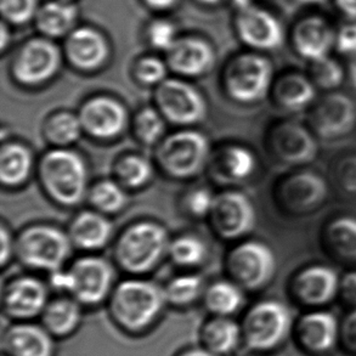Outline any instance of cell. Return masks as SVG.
Wrapping results in <instances>:
<instances>
[{
  "mask_svg": "<svg viewBox=\"0 0 356 356\" xmlns=\"http://www.w3.org/2000/svg\"><path fill=\"white\" fill-rule=\"evenodd\" d=\"M167 304L164 289L145 280H127L108 300L112 321L130 337H140L156 326Z\"/></svg>",
  "mask_w": 356,
  "mask_h": 356,
  "instance_id": "cell-1",
  "label": "cell"
},
{
  "mask_svg": "<svg viewBox=\"0 0 356 356\" xmlns=\"http://www.w3.org/2000/svg\"><path fill=\"white\" fill-rule=\"evenodd\" d=\"M240 325L242 353L269 356L281 350L292 337L294 321L286 304L264 300L248 309Z\"/></svg>",
  "mask_w": 356,
  "mask_h": 356,
  "instance_id": "cell-2",
  "label": "cell"
},
{
  "mask_svg": "<svg viewBox=\"0 0 356 356\" xmlns=\"http://www.w3.org/2000/svg\"><path fill=\"white\" fill-rule=\"evenodd\" d=\"M40 180L50 197L63 206H76L87 193L86 162L71 149L50 151L40 162Z\"/></svg>",
  "mask_w": 356,
  "mask_h": 356,
  "instance_id": "cell-3",
  "label": "cell"
},
{
  "mask_svg": "<svg viewBox=\"0 0 356 356\" xmlns=\"http://www.w3.org/2000/svg\"><path fill=\"white\" fill-rule=\"evenodd\" d=\"M168 234L154 222H139L127 229L117 242L116 259L131 274L154 269L169 250Z\"/></svg>",
  "mask_w": 356,
  "mask_h": 356,
  "instance_id": "cell-4",
  "label": "cell"
},
{
  "mask_svg": "<svg viewBox=\"0 0 356 356\" xmlns=\"http://www.w3.org/2000/svg\"><path fill=\"white\" fill-rule=\"evenodd\" d=\"M71 237L56 227H32L24 230L15 243L19 259L34 269L58 271L71 252Z\"/></svg>",
  "mask_w": 356,
  "mask_h": 356,
  "instance_id": "cell-5",
  "label": "cell"
},
{
  "mask_svg": "<svg viewBox=\"0 0 356 356\" xmlns=\"http://www.w3.org/2000/svg\"><path fill=\"white\" fill-rule=\"evenodd\" d=\"M209 143L207 138L195 130H184L169 135L159 145L157 159L170 177L193 178L207 163Z\"/></svg>",
  "mask_w": 356,
  "mask_h": 356,
  "instance_id": "cell-6",
  "label": "cell"
},
{
  "mask_svg": "<svg viewBox=\"0 0 356 356\" xmlns=\"http://www.w3.org/2000/svg\"><path fill=\"white\" fill-rule=\"evenodd\" d=\"M273 65L268 58L245 54L235 58L227 67L225 84L230 97L238 102H257L269 90Z\"/></svg>",
  "mask_w": 356,
  "mask_h": 356,
  "instance_id": "cell-7",
  "label": "cell"
},
{
  "mask_svg": "<svg viewBox=\"0 0 356 356\" xmlns=\"http://www.w3.org/2000/svg\"><path fill=\"white\" fill-rule=\"evenodd\" d=\"M341 323L330 312L314 310L294 321V346L307 356H332L339 348Z\"/></svg>",
  "mask_w": 356,
  "mask_h": 356,
  "instance_id": "cell-8",
  "label": "cell"
},
{
  "mask_svg": "<svg viewBox=\"0 0 356 356\" xmlns=\"http://www.w3.org/2000/svg\"><path fill=\"white\" fill-rule=\"evenodd\" d=\"M227 268L240 287L250 291L263 289L274 277V252L261 242H245L229 254Z\"/></svg>",
  "mask_w": 356,
  "mask_h": 356,
  "instance_id": "cell-9",
  "label": "cell"
},
{
  "mask_svg": "<svg viewBox=\"0 0 356 356\" xmlns=\"http://www.w3.org/2000/svg\"><path fill=\"white\" fill-rule=\"evenodd\" d=\"M156 102L164 118L175 124H193L206 117L207 104L197 89L178 79L159 84Z\"/></svg>",
  "mask_w": 356,
  "mask_h": 356,
  "instance_id": "cell-10",
  "label": "cell"
},
{
  "mask_svg": "<svg viewBox=\"0 0 356 356\" xmlns=\"http://www.w3.org/2000/svg\"><path fill=\"white\" fill-rule=\"evenodd\" d=\"M72 277L70 293L81 305L97 307L112 294L113 269L106 260L88 257L77 260L68 270Z\"/></svg>",
  "mask_w": 356,
  "mask_h": 356,
  "instance_id": "cell-11",
  "label": "cell"
},
{
  "mask_svg": "<svg viewBox=\"0 0 356 356\" xmlns=\"http://www.w3.org/2000/svg\"><path fill=\"white\" fill-rule=\"evenodd\" d=\"M211 217L220 236L236 238L254 227L257 216L250 198L243 193L229 191L216 197Z\"/></svg>",
  "mask_w": 356,
  "mask_h": 356,
  "instance_id": "cell-12",
  "label": "cell"
},
{
  "mask_svg": "<svg viewBox=\"0 0 356 356\" xmlns=\"http://www.w3.org/2000/svg\"><path fill=\"white\" fill-rule=\"evenodd\" d=\"M60 67L58 48L44 39H33L24 45L14 63V74L19 82L35 86L47 82Z\"/></svg>",
  "mask_w": 356,
  "mask_h": 356,
  "instance_id": "cell-13",
  "label": "cell"
},
{
  "mask_svg": "<svg viewBox=\"0 0 356 356\" xmlns=\"http://www.w3.org/2000/svg\"><path fill=\"white\" fill-rule=\"evenodd\" d=\"M49 303L47 286L34 277H19L11 282L3 296V309L15 323L42 316Z\"/></svg>",
  "mask_w": 356,
  "mask_h": 356,
  "instance_id": "cell-14",
  "label": "cell"
},
{
  "mask_svg": "<svg viewBox=\"0 0 356 356\" xmlns=\"http://www.w3.org/2000/svg\"><path fill=\"white\" fill-rule=\"evenodd\" d=\"M237 31L241 39L257 50H275L284 44V26L279 19L253 5L240 9Z\"/></svg>",
  "mask_w": 356,
  "mask_h": 356,
  "instance_id": "cell-15",
  "label": "cell"
},
{
  "mask_svg": "<svg viewBox=\"0 0 356 356\" xmlns=\"http://www.w3.org/2000/svg\"><path fill=\"white\" fill-rule=\"evenodd\" d=\"M56 339L40 323H14L1 337L3 355L56 356Z\"/></svg>",
  "mask_w": 356,
  "mask_h": 356,
  "instance_id": "cell-16",
  "label": "cell"
},
{
  "mask_svg": "<svg viewBox=\"0 0 356 356\" xmlns=\"http://www.w3.org/2000/svg\"><path fill=\"white\" fill-rule=\"evenodd\" d=\"M83 130L102 140H111L122 134L128 113L120 102L110 97H95L84 104L79 112Z\"/></svg>",
  "mask_w": 356,
  "mask_h": 356,
  "instance_id": "cell-17",
  "label": "cell"
},
{
  "mask_svg": "<svg viewBox=\"0 0 356 356\" xmlns=\"http://www.w3.org/2000/svg\"><path fill=\"white\" fill-rule=\"evenodd\" d=\"M337 29L328 19L318 15H310L294 26L292 42L296 51L310 63L330 56L336 48Z\"/></svg>",
  "mask_w": 356,
  "mask_h": 356,
  "instance_id": "cell-18",
  "label": "cell"
},
{
  "mask_svg": "<svg viewBox=\"0 0 356 356\" xmlns=\"http://www.w3.org/2000/svg\"><path fill=\"white\" fill-rule=\"evenodd\" d=\"M341 280L334 270L325 265H314L303 270L294 281V293L300 303L321 308L337 297Z\"/></svg>",
  "mask_w": 356,
  "mask_h": 356,
  "instance_id": "cell-19",
  "label": "cell"
},
{
  "mask_svg": "<svg viewBox=\"0 0 356 356\" xmlns=\"http://www.w3.org/2000/svg\"><path fill=\"white\" fill-rule=\"evenodd\" d=\"M356 123V106L350 97L334 92L325 97L314 112V124L325 139L352 131Z\"/></svg>",
  "mask_w": 356,
  "mask_h": 356,
  "instance_id": "cell-20",
  "label": "cell"
},
{
  "mask_svg": "<svg viewBox=\"0 0 356 356\" xmlns=\"http://www.w3.org/2000/svg\"><path fill=\"white\" fill-rule=\"evenodd\" d=\"M273 147L279 159L289 164L309 163L318 154V144L313 135L303 125L291 122L275 129Z\"/></svg>",
  "mask_w": 356,
  "mask_h": 356,
  "instance_id": "cell-21",
  "label": "cell"
},
{
  "mask_svg": "<svg viewBox=\"0 0 356 356\" xmlns=\"http://www.w3.org/2000/svg\"><path fill=\"white\" fill-rule=\"evenodd\" d=\"M327 184L318 174L303 172L291 177L282 186L284 203L294 212H310L327 197Z\"/></svg>",
  "mask_w": 356,
  "mask_h": 356,
  "instance_id": "cell-22",
  "label": "cell"
},
{
  "mask_svg": "<svg viewBox=\"0 0 356 356\" xmlns=\"http://www.w3.org/2000/svg\"><path fill=\"white\" fill-rule=\"evenodd\" d=\"M200 346L217 356H235L242 353L240 323L229 316H213L203 323L198 336Z\"/></svg>",
  "mask_w": 356,
  "mask_h": 356,
  "instance_id": "cell-23",
  "label": "cell"
},
{
  "mask_svg": "<svg viewBox=\"0 0 356 356\" xmlns=\"http://www.w3.org/2000/svg\"><path fill=\"white\" fill-rule=\"evenodd\" d=\"M66 51L71 63L83 71L97 70L108 56L106 40L92 29H78L70 34Z\"/></svg>",
  "mask_w": 356,
  "mask_h": 356,
  "instance_id": "cell-24",
  "label": "cell"
},
{
  "mask_svg": "<svg viewBox=\"0 0 356 356\" xmlns=\"http://www.w3.org/2000/svg\"><path fill=\"white\" fill-rule=\"evenodd\" d=\"M214 61L213 50L201 39H178L168 50L169 66L175 72L195 77L207 72Z\"/></svg>",
  "mask_w": 356,
  "mask_h": 356,
  "instance_id": "cell-25",
  "label": "cell"
},
{
  "mask_svg": "<svg viewBox=\"0 0 356 356\" xmlns=\"http://www.w3.org/2000/svg\"><path fill=\"white\" fill-rule=\"evenodd\" d=\"M82 305L73 298L54 299L42 314V325L55 339H66L77 332L82 323Z\"/></svg>",
  "mask_w": 356,
  "mask_h": 356,
  "instance_id": "cell-26",
  "label": "cell"
},
{
  "mask_svg": "<svg viewBox=\"0 0 356 356\" xmlns=\"http://www.w3.org/2000/svg\"><path fill=\"white\" fill-rule=\"evenodd\" d=\"M112 235L111 222L102 214L83 212L73 220L70 237L83 250H99L106 245Z\"/></svg>",
  "mask_w": 356,
  "mask_h": 356,
  "instance_id": "cell-27",
  "label": "cell"
},
{
  "mask_svg": "<svg viewBox=\"0 0 356 356\" xmlns=\"http://www.w3.org/2000/svg\"><path fill=\"white\" fill-rule=\"evenodd\" d=\"M33 159L27 147L19 144L5 145L0 154V179L6 186L24 183L32 170Z\"/></svg>",
  "mask_w": 356,
  "mask_h": 356,
  "instance_id": "cell-28",
  "label": "cell"
},
{
  "mask_svg": "<svg viewBox=\"0 0 356 356\" xmlns=\"http://www.w3.org/2000/svg\"><path fill=\"white\" fill-rule=\"evenodd\" d=\"M77 19L76 6L50 1L37 11V26L49 37H61L71 31Z\"/></svg>",
  "mask_w": 356,
  "mask_h": 356,
  "instance_id": "cell-29",
  "label": "cell"
},
{
  "mask_svg": "<svg viewBox=\"0 0 356 356\" xmlns=\"http://www.w3.org/2000/svg\"><path fill=\"white\" fill-rule=\"evenodd\" d=\"M204 305L213 316H229L242 308L243 294L237 284L220 281L209 286L203 294Z\"/></svg>",
  "mask_w": 356,
  "mask_h": 356,
  "instance_id": "cell-30",
  "label": "cell"
},
{
  "mask_svg": "<svg viewBox=\"0 0 356 356\" xmlns=\"http://www.w3.org/2000/svg\"><path fill=\"white\" fill-rule=\"evenodd\" d=\"M276 97L282 106L294 111L308 106L316 97V90L309 78L292 73L280 79L276 86Z\"/></svg>",
  "mask_w": 356,
  "mask_h": 356,
  "instance_id": "cell-31",
  "label": "cell"
},
{
  "mask_svg": "<svg viewBox=\"0 0 356 356\" xmlns=\"http://www.w3.org/2000/svg\"><path fill=\"white\" fill-rule=\"evenodd\" d=\"M167 304L185 308L195 303L203 293V281L196 275H183L169 282L164 289Z\"/></svg>",
  "mask_w": 356,
  "mask_h": 356,
  "instance_id": "cell-32",
  "label": "cell"
},
{
  "mask_svg": "<svg viewBox=\"0 0 356 356\" xmlns=\"http://www.w3.org/2000/svg\"><path fill=\"white\" fill-rule=\"evenodd\" d=\"M44 130L50 143L58 146H66L79 139L83 125L79 116L70 112H61L47 122Z\"/></svg>",
  "mask_w": 356,
  "mask_h": 356,
  "instance_id": "cell-33",
  "label": "cell"
},
{
  "mask_svg": "<svg viewBox=\"0 0 356 356\" xmlns=\"http://www.w3.org/2000/svg\"><path fill=\"white\" fill-rule=\"evenodd\" d=\"M328 238L338 254L356 260V218L342 217L328 227Z\"/></svg>",
  "mask_w": 356,
  "mask_h": 356,
  "instance_id": "cell-34",
  "label": "cell"
},
{
  "mask_svg": "<svg viewBox=\"0 0 356 356\" xmlns=\"http://www.w3.org/2000/svg\"><path fill=\"white\" fill-rule=\"evenodd\" d=\"M116 173L120 183L127 188H139L151 180L154 168L149 161L143 157L129 156L117 164Z\"/></svg>",
  "mask_w": 356,
  "mask_h": 356,
  "instance_id": "cell-35",
  "label": "cell"
},
{
  "mask_svg": "<svg viewBox=\"0 0 356 356\" xmlns=\"http://www.w3.org/2000/svg\"><path fill=\"white\" fill-rule=\"evenodd\" d=\"M168 253L177 264L196 266L206 258L207 245L198 237L181 236L170 242Z\"/></svg>",
  "mask_w": 356,
  "mask_h": 356,
  "instance_id": "cell-36",
  "label": "cell"
},
{
  "mask_svg": "<svg viewBox=\"0 0 356 356\" xmlns=\"http://www.w3.org/2000/svg\"><path fill=\"white\" fill-rule=\"evenodd\" d=\"M90 201L102 212L116 213L124 207L127 195L120 185L111 180H105L92 188Z\"/></svg>",
  "mask_w": 356,
  "mask_h": 356,
  "instance_id": "cell-37",
  "label": "cell"
},
{
  "mask_svg": "<svg viewBox=\"0 0 356 356\" xmlns=\"http://www.w3.org/2000/svg\"><path fill=\"white\" fill-rule=\"evenodd\" d=\"M310 74L313 82L323 89L338 88L344 79V71L341 63L330 56L313 61Z\"/></svg>",
  "mask_w": 356,
  "mask_h": 356,
  "instance_id": "cell-38",
  "label": "cell"
},
{
  "mask_svg": "<svg viewBox=\"0 0 356 356\" xmlns=\"http://www.w3.org/2000/svg\"><path fill=\"white\" fill-rule=\"evenodd\" d=\"M163 115L154 108H144L135 118V133L144 144H156L164 133Z\"/></svg>",
  "mask_w": 356,
  "mask_h": 356,
  "instance_id": "cell-39",
  "label": "cell"
},
{
  "mask_svg": "<svg viewBox=\"0 0 356 356\" xmlns=\"http://www.w3.org/2000/svg\"><path fill=\"white\" fill-rule=\"evenodd\" d=\"M224 163L227 173L235 179L248 178L254 172L257 165L254 154L245 147H232L227 149Z\"/></svg>",
  "mask_w": 356,
  "mask_h": 356,
  "instance_id": "cell-40",
  "label": "cell"
},
{
  "mask_svg": "<svg viewBox=\"0 0 356 356\" xmlns=\"http://www.w3.org/2000/svg\"><path fill=\"white\" fill-rule=\"evenodd\" d=\"M3 16L13 24H24L37 15V0H0Z\"/></svg>",
  "mask_w": 356,
  "mask_h": 356,
  "instance_id": "cell-41",
  "label": "cell"
},
{
  "mask_svg": "<svg viewBox=\"0 0 356 356\" xmlns=\"http://www.w3.org/2000/svg\"><path fill=\"white\" fill-rule=\"evenodd\" d=\"M165 73V65L156 58H143L135 68V76L144 84H161L164 81Z\"/></svg>",
  "mask_w": 356,
  "mask_h": 356,
  "instance_id": "cell-42",
  "label": "cell"
},
{
  "mask_svg": "<svg viewBox=\"0 0 356 356\" xmlns=\"http://www.w3.org/2000/svg\"><path fill=\"white\" fill-rule=\"evenodd\" d=\"M149 42L154 48L167 50V51L178 40L174 24L165 19L154 21V24L149 26Z\"/></svg>",
  "mask_w": 356,
  "mask_h": 356,
  "instance_id": "cell-43",
  "label": "cell"
},
{
  "mask_svg": "<svg viewBox=\"0 0 356 356\" xmlns=\"http://www.w3.org/2000/svg\"><path fill=\"white\" fill-rule=\"evenodd\" d=\"M339 348L347 355L356 356V308L341 321Z\"/></svg>",
  "mask_w": 356,
  "mask_h": 356,
  "instance_id": "cell-44",
  "label": "cell"
},
{
  "mask_svg": "<svg viewBox=\"0 0 356 356\" xmlns=\"http://www.w3.org/2000/svg\"><path fill=\"white\" fill-rule=\"evenodd\" d=\"M216 197L207 188H197L188 195L186 206L191 214L196 217H204L212 212Z\"/></svg>",
  "mask_w": 356,
  "mask_h": 356,
  "instance_id": "cell-45",
  "label": "cell"
},
{
  "mask_svg": "<svg viewBox=\"0 0 356 356\" xmlns=\"http://www.w3.org/2000/svg\"><path fill=\"white\" fill-rule=\"evenodd\" d=\"M336 48L344 55H356V19H350L337 29Z\"/></svg>",
  "mask_w": 356,
  "mask_h": 356,
  "instance_id": "cell-46",
  "label": "cell"
},
{
  "mask_svg": "<svg viewBox=\"0 0 356 356\" xmlns=\"http://www.w3.org/2000/svg\"><path fill=\"white\" fill-rule=\"evenodd\" d=\"M338 180L347 193H356V157L346 159L339 164Z\"/></svg>",
  "mask_w": 356,
  "mask_h": 356,
  "instance_id": "cell-47",
  "label": "cell"
},
{
  "mask_svg": "<svg viewBox=\"0 0 356 356\" xmlns=\"http://www.w3.org/2000/svg\"><path fill=\"white\" fill-rule=\"evenodd\" d=\"M339 293L346 303L349 304L353 309L356 308V271L349 273L341 280Z\"/></svg>",
  "mask_w": 356,
  "mask_h": 356,
  "instance_id": "cell-48",
  "label": "cell"
},
{
  "mask_svg": "<svg viewBox=\"0 0 356 356\" xmlns=\"http://www.w3.org/2000/svg\"><path fill=\"white\" fill-rule=\"evenodd\" d=\"M51 286L54 289H60V291H66V292H71L72 289V277L71 274L66 271H54L53 276H51Z\"/></svg>",
  "mask_w": 356,
  "mask_h": 356,
  "instance_id": "cell-49",
  "label": "cell"
},
{
  "mask_svg": "<svg viewBox=\"0 0 356 356\" xmlns=\"http://www.w3.org/2000/svg\"><path fill=\"white\" fill-rule=\"evenodd\" d=\"M1 253H0V259H1V265L4 266L6 261L11 258V253L14 250L15 245H13L11 236H10L9 232L6 230V227H1Z\"/></svg>",
  "mask_w": 356,
  "mask_h": 356,
  "instance_id": "cell-50",
  "label": "cell"
},
{
  "mask_svg": "<svg viewBox=\"0 0 356 356\" xmlns=\"http://www.w3.org/2000/svg\"><path fill=\"white\" fill-rule=\"evenodd\" d=\"M341 14L349 19H356V0H334Z\"/></svg>",
  "mask_w": 356,
  "mask_h": 356,
  "instance_id": "cell-51",
  "label": "cell"
},
{
  "mask_svg": "<svg viewBox=\"0 0 356 356\" xmlns=\"http://www.w3.org/2000/svg\"><path fill=\"white\" fill-rule=\"evenodd\" d=\"M173 356H217L208 352L202 346H190V347L181 348L179 352L175 353Z\"/></svg>",
  "mask_w": 356,
  "mask_h": 356,
  "instance_id": "cell-52",
  "label": "cell"
},
{
  "mask_svg": "<svg viewBox=\"0 0 356 356\" xmlns=\"http://www.w3.org/2000/svg\"><path fill=\"white\" fill-rule=\"evenodd\" d=\"M146 1H147L151 6L157 8V9H165V8L172 6L177 0H146Z\"/></svg>",
  "mask_w": 356,
  "mask_h": 356,
  "instance_id": "cell-53",
  "label": "cell"
},
{
  "mask_svg": "<svg viewBox=\"0 0 356 356\" xmlns=\"http://www.w3.org/2000/svg\"><path fill=\"white\" fill-rule=\"evenodd\" d=\"M349 76H350V81H352L353 86L356 89V55L353 56L350 65H349Z\"/></svg>",
  "mask_w": 356,
  "mask_h": 356,
  "instance_id": "cell-54",
  "label": "cell"
},
{
  "mask_svg": "<svg viewBox=\"0 0 356 356\" xmlns=\"http://www.w3.org/2000/svg\"><path fill=\"white\" fill-rule=\"evenodd\" d=\"M296 1H298L299 4L314 5L320 4V3H323L325 0H296Z\"/></svg>",
  "mask_w": 356,
  "mask_h": 356,
  "instance_id": "cell-55",
  "label": "cell"
},
{
  "mask_svg": "<svg viewBox=\"0 0 356 356\" xmlns=\"http://www.w3.org/2000/svg\"><path fill=\"white\" fill-rule=\"evenodd\" d=\"M6 29H5L4 24H3V27H1V48L4 49L5 45H6Z\"/></svg>",
  "mask_w": 356,
  "mask_h": 356,
  "instance_id": "cell-56",
  "label": "cell"
},
{
  "mask_svg": "<svg viewBox=\"0 0 356 356\" xmlns=\"http://www.w3.org/2000/svg\"><path fill=\"white\" fill-rule=\"evenodd\" d=\"M200 1H202V3H206V4H216V3H218L219 0H200Z\"/></svg>",
  "mask_w": 356,
  "mask_h": 356,
  "instance_id": "cell-57",
  "label": "cell"
},
{
  "mask_svg": "<svg viewBox=\"0 0 356 356\" xmlns=\"http://www.w3.org/2000/svg\"><path fill=\"white\" fill-rule=\"evenodd\" d=\"M1 356H5V355H1Z\"/></svg>",
  "mask_w": 356,
  "mask_h": 356,
  "instance_id": "cell-58",
  "label": "cell"
}]
</instances>
